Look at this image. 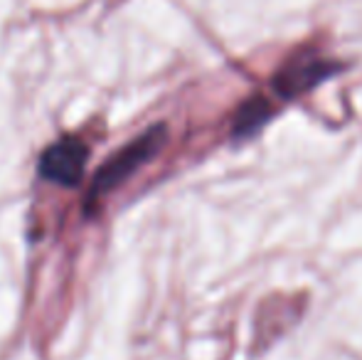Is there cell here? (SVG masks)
Masks as SVG:
<instances>
[{"instance_id":"1","label":"cell","mask_w":362,"mask_h":360,"mask_svg":"<svg viewBox=\"0 0 362 360\" xmlns=\"http://www.w3.org/2000/svg\"><path fill=\"white\" fill-rule=\"evenodd\" d=\"M165 144V126H153L146 134H141L134 144H129L126 149H121L111 161H106L99 168V173L94 175V182L89 187V200H86V210L94 200L104 197L106 192H111L114 187H119L129 175H134L144 163L153 158L158 151Z\"/></svg>"},{"instance_id":"2","label":"cell","mask_w":362,"mask_h":360,"mask_svg":"<svg viewBox=\"0 0 362 360\" xmlns=\"http://www.w3.org/2000/svg\"><path fill=\"white\" fill-rule=\"evenodd\" d=\"M86 156H89V149L84 141H79L76 136H64L42 153L40 173L45 180L59 182V185H76L84 173Z\"/></svg>"},{"instance_id":"3","label":"cell","mask_w":362,"mask_h":360,"mask_svg":"<svg viewBox=\"0 0 362 360\" xmlns=\"http://www.w3.org/2000/svg\"><path fill=\"white\" fill-rule=\"evenodd\" d=\"M335 69V64H328L323 57H296L291 59L286 67L279 72L276 89L284 96H293L298 91H305L310 87L325 79V74H330Z\"/></svg>"},{"instance_id":"4","label":"cell","mask_w":362,"mask_h":360,"mask_svg":"<svg viewBox=\"0 0 362 360\" xmlns=\"http://www.w3.org/2000/svg\"><path fill=\"white\" fill-rule=\"evenodd\" d=\"M269 119V104L264 99H249L247 104H242V109L237 111L234 119V136H249Z\"/></svg>"}]
</instances>
